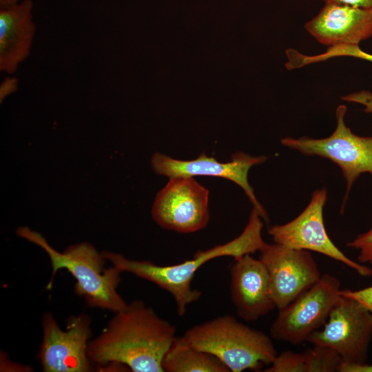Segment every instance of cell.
Listing matches in <instances>:
<instances>
[{"instance_id":"23","label":"cell","mask_w":372,"mask_h":372,"mask_svg":"<svg viewBox=\"0 0 372 372\" xmlns=\"http://www.w3.org/2000/svg\"><path fill=\"white\" fill-rule=\"evenodd\" d=\"M19 81L16 77L8 76L5 78L0 85V101H2L10 94L18 89Z\"/></svg>"},{"instance_id":"1","label":"cell","mask_w":372,"mask_h":372,"mask_svg":"<svg viewBox=\"0 0 372 372\" xmlns=\"http://www.w3.org/2000/svg\"><path fill=\"white\" fill-rule=\"evenodd\" d=\"M174 324L141 300L115 312L101 333L90 340L87 355L98 366L121 363L133 372H164V355L175 339Z\"/></svg>"},{"instance_id":"12","label":"cell","mask_w":372,"mask_h":372,"mask_svg":"<svg viewBox=\"0 0 372 372\" xmlns=\"http://www.w3.org/2000/svg\"><path fill=\"white\" fill-rule=\"evenodd\" d=\"M267 158L265 156H253L239 152L231 156L229 162L220 163L214 157L206 156L205 153L191 161L177 160L161 153H155L152 157L151 164L157 174L168 178L207 176L229 180L243 189L262 218L268 221L267 214L248 181L249 169L254 165L265 163Z\"/></svg>"},{"instance_id":"7","label":"cell","mask_w":372,"mask_h":372,"mask_svg":"<svg viewBox=\"0 0 372 372\" xmlns=\"http://www.w3.org/2000/svg\"><path fill=\"white\" fill-rule=\"evenodd\" d=\"M322 327L307 342L332 349L342 364H366L372 338V316L364 306L340 295Z\"/></svg>"},{"instance_id":"27","label":"cell","mask_w":372,"mask_h":372,"mask_svg":"<svg viewBox=\"0 0 372 372\" xmlns=\"http://www.w3.org/2000/svg\"><path fill=\"white\" fill-rule=\"evenodd\" d=\"M21 0H0V8H5L18 3Z\"/></svg>"},{"instance_id":"5","label":"cell","mask_w":372,"mask_h":372,"mask_svg":"<svg viewBox=\"0 0 372 372\" xmlns=\"http://www.w3.org/2000/svg\"><path fill=\"white\" fill-rule=\"evenodd\" d=\"M347 110L344 105L338 106L335 129L326 138L285 137L280 140L281 144L288 148L304 155L329 159L340 167L346 181L341 213L355 180L364 173L372 176V136H361L354 134L344 122Z\"/></svg>"},{"instance_id":"9","label":"cell","mask_w":372,"mask_h":372,"mask_svg":"<svg viewBox=\"0 0 372 372\" xmlns=\"http://www.w3.org/2000/svg\"><path fill=\"white\" fill-rule=\"evenodd\" d=\"M92 320L85 313L73 315L60 328L53 314L42 316L43 339L38 357L44 372L92 371L87 355Z\"/></svg>"},{"instance_id":"18","label":"cell","mask_w":372,"mask_h":372,"mask_svg":"<svg viewBox=\"0 0 372 372\" xmlns=\"http://www.w3.org/2000/svg\"><path fill=\"white\" fill-rule=\"evenodd\" d=\"M307 372L338 371L341 357L332 349L318 344L303 352Z\"/></svg>"},{"instance_id":"24","label":"cell","mask_w":372,"mask_h":372,"mask_svg":"<svg viewBox=\"0 0 372 372\" xmlns=\"http://www.w3.org/2000/svg\"><path fill=\"white\" fill-rule=\"evenodd\" d=\"M325 3L347 5L356 8H372V0H322Z\"/></svg>"},{"instance_id":"26","label":"cell","mask_w":372,"mask_h":372,"mask_svg":"<svg viewBox=\"0 0 372 372\" xmlns=\"http://www.w3.org/2000/svg\"><path fill=\"white\" fill-rule=\"evenodd\" d=\"M351 372H372V365L367 364L354 365L350 367Z\"/></svg>"},{"instance_id":"17","label":"cell","mask_w":372,"mask_h":372,"mask_svg":"<svg viewBox=\"0 0 372 372\" xmlns=\"http://www.w3.org/2000/svg\"><path fill=\"white\" fill-rule=\"evenodd\" d=\"M286 54L288 59L286 66L289 70L338 56H351L372 62V54L362 51L359 45L355 44L330 46L324 53L315 56H307L292 48L289 49Z\"/></svg>"},{"instance_id":"11","label":"cell","mask_w":372,"mask_h":372,"mask_svg":"<svg viewBox=\"0 0 372 372\" xmlns=\"http://www.w3.org/2000/svg\"><path fill=\"white\" fill-rule=\"evenodd\" d=\"M259 251V258L268 271L272 296L278 309L289 304L322 276L308 250L265 242Z\"/></svg>"},{"instance_id":"19","label":"cell","mask_w":372,"mask_h":372,"mask_svg":"<svg viewBox=\"0 0 372 372\" xmlns=\"http://www.w3.org/2000/svg\"><path fill=\"white\" fill-rule=\"evenodd\" d=\"M265 372H307L303 352L285 351L277 355Z\"/></svg>"},{"instance_id":"21","label":"cell","mask_w":372,"mask_h":372,"mask_svg":"<svg viewBox=\"0 0 372 372\" xmlns=\"http://www.w3.org/2000/svg\"><path fill=\"white\" fill-rule=\"evenodd\" d=\"M340 295L356 300L372 316V285L359 290L343 289Z\"/></svg>"},{"instance_id":"2","label":"cell","mask_w":372,"mask_h":372,"mask_svg":"<svg viewBox=\"0 0 372 372\" xmlns=\"http://www.w3.org/2000/svg\"><path fill=\"white\" fill-rule=\"evenodd\" d=\"M262 217L253 208L249 222L240 235L234 240L208 250L198 251L193 258L172 265H159L148 260L129 259L121 254L103 251L106 260L120 269L149 280L169 292L174 298L177 313L184 316L190 304L199 300L202 292L192 288L196 272L205 263L221 256L234 259L260 251L265 242L262 238Z\"/></svg>"},{"instance_id":"25","label":"cell","mask_w":372,"mask_h":372,"mask_svg":"<svg viewBox=\"0 0 372 372\" xmlns=\"http://www.w3.org/2000/svg\"><path fill=\"white\" fill-rule=\"evenodd\" d=\"M1 354L3 355V357L1 355V364H9L11 366L7 369L6 371H32L31 367L30 366H25L18 364H14V362H10V360H8V359L4 357V353H1Z\"/></svg>"},{"instance_id":"8","label":"cell","mask_w":372,"mask_h":372,"mask_svg":"<svg viewBox=\"0 0 372 372\" xmlns=\"http://www.w3.org/2000/svg\"><path fill=\"white\" fill-rule=\"evenodd\" d=\"M326 188L313 192L304 209L295 218L282 225H274L269 234L275 243L296 249L315 251L343 263L360 276H372V269L347 256L331 240L324 222Z\"/></svg>"},{"instance_id":"10","label":"cell","mask_w":372,"mask_h":372,"mask_svg":"<svg viewBox=\"0 0 372 372\" xmlns=\"http://www.w3.org/2000/svg\"><path fill=\"white\" fill-rule=\"evenodd\" d=\"M209 191L194 177L169 178L157 194L152 208L154 221L178 233L199 231L209 220Z\"/></svg>"},{"instance_id":"20","label":"cell","mask_w":372,"mask_h":372,"mask_svg":"<svg viewBox=\"0 0 372 372\" xmlns=\"http://www.w3.org/2000/svg\"><path fill=\"white\" fill-rule=\"evenodd\" d=\"M346 246L358 251V260L359 262L372 265V218L371 227L365 232L358 234L352 240L348 242Z\"/></svg>"},{"instance_id":"6","label":"cell","mask_w":372,"mask_h":372,"mask_svg":"<svg viewBox=\"0 0 372 372\" xmlns=\"http://www.w3.org/2000/svg\"><path fill=\"white\" fill-rule=\"evenodd\" d=\"M340 282L326 273L281 309L270 327L272 338L300 344L324 324L340 297Z\"/></svg>"},{"instance_id":"16","label":"cell","mask_w":372,"mask_h":372,"mask_svg":"<svg viewBox=\"0 0 372 372\" xmlns=\"http://www.w3.org/2000/svg\"><path fill=\"white\" fill-rule=\"evenodd\" d=\"M162 366L167 372H229L215 356L195 347L185 335L175 338Z\"/></svg>"},{"instance_id":"3","label":"cell","mask_w":372,"mask_h":372,"mask_svg":"<svg viewBox=\"0 0 372 372\" xmlns=\"http://www.w3.org/2000/svg\"><path fill=\"white\" fill-rule=\"evenodd\" d=\"M16 234L39 246L48 254L52 275L47 289L52 288L56 273L63 269L74 278V292L83 298L89 307L117 312L127 306V303L117 291L122 271L113 265L105 268V258L91 244L79 242L60 252L41 234L28 227H18Z\"/></svg>"},{"instance_id":"14","label":"cell","mask_w":372,"mask_h":372,"mask_svg":"<svg viewBox=\"0 0 372 372\" xmlns=\"http://www.w3.org/2000/svg\"><path fill=\"white\" fill-rule=\"evenodd\" d=\"M304 28L319 43L328 47L359 45L372 37V8L325 3Z\"/></svg>"},{"instance_id":"22","label":"cell","mask_w":372,"mask_h":372,"mask_svg":"<svg viewBox=\"0 0 372 372\" xmlns=\"http://www.w3.org/2000/svg\"><path fill=\"white\" fill-rule=\"evenodd\" d=\"M342 99L349 102H355L365 106L364 112L372 113V94L368 91L355 92L342 97Z\"/></svg>"},{"instance_id":"15","label":"cell","mask_w":372,"mask_h":372,"mask_svg":"<svg viewBox=\"0 0 372 372\" xmlns=\"http://www.w3.org/2000/svg\"><path fill=\"white\" fill-rule=\"evenodd\" d=\"M32 9V0L0 8L1 72L14 74L29 56L36 33Z\"/></svg>"},{"instance_id":"4","label":"cell","mask_w":372,"mask_h":372,"mask_svg":"<svg viewBox=\"0 0 372 372\" xmlns=\"http://www.w3.org/2000/svg\"><path fill=\"white\" fill-rule=\"evenodd\" d=\"M185 335L195 347L215 356L231 372L260 371L278 355L266 333L229 315L194 325Z\"/></svg>"},{"instance_id":"13","label":"cell","mask_w":372,"mask_h":372,"mask_svg":"<svg viewBox=\"0 0 372 372\" xmlns=\"http://www.w3.org/2000/svg\"><path fill=\"white\" fill-rule=\"evenodd\" d=\"M230 294L238 315L247 322L256 321L276 308L267 269L260 258L251 254L234 259Z\"/></svg>"}]
</instances>
